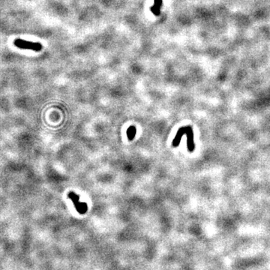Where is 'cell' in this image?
<instances>
[{
	"mask_svg": "<svg viewBox=\"0 0 270 270\" xmlns=\"http://www.w3.org/2000/svg\"><path fill=\"white\" fill-rule=\"evenodd\" d=\"M136 134H137V129H136L135 126L131 125V126H130L128 128L127 136H128V140H130V141H131V140H134V138Z\"/></svg>",
	"mask_w": 270,
	"mask_h": 270,
	"instance_id": "277c9868",
	"label": "cell"
},
{
	"mask_svg": "<svg viewBox=\"0 0 270 270\" xmlns=\"http://www.w3.org/2000/svg\"><path fill=\"white\" fill-rule=\"evenodd\" d=\"M68 197L70 200H71L74 203V206L75 207L76 210L78 212V213H80V215H83V214L87 213V210H88V206L86 202H80L79 200V196L76 194L74 192L71 191L68 194Z\"/></svg>",
	"mask_w": 270,
	"mask_h": 270,
	"instance_id": "7a4b0ae2",
	"label": "cell"
},
{
	"mask_svg": "<svg viewBox=\"0 0 270 270\" xmlns=\"http://www.w3.org/2000/svg\"><path fill=\"white\" fill-rule=\"evenodd\" d=\"M162 4H163L162 0H154V4H153V7L151 8V11L154 15H160Z\"/></svg>",
	"mask_w": 270,
	"mask_h": 270,
	"instance_id": "3957f363",
	"label": "cell"
},
{
	"mask_svg": "<svg viewBox=\"0 0 270 270\" xmlns=\"http://www.w3.org/2000/svg\"><path fill=\"white\" fill-rule=\"evenodd\" d=\"M14 44L17 47L23 50H30L35 52H39L42 50V45L38 42H32V41H26L23 39H16L14 41Z\"/></svg>",
	"mask_w": 270,
	"mask_h": 270,
	"instance_id": "6da1fadb",
	"label": "cell"
}]
</instances>
